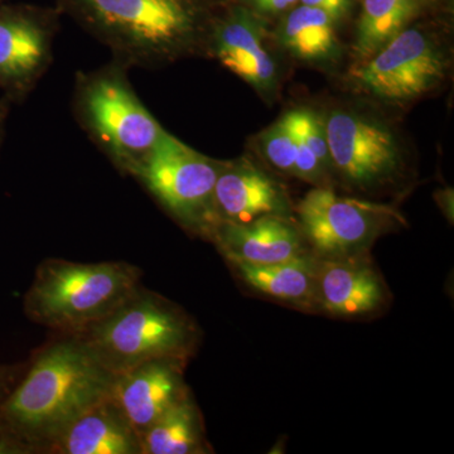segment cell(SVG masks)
<instances>
[{
    "label": "cell",
    "mask_w": 454,
    "mask_h": 454,
    "mask_svg": "<svg viewBox=\"0 0 454 454\" xmlns=\"http://www.w3.org/2000/svg\"><path fill=\"white\" fill-rule=\"evenodd\" d=\"M247 2L264 13H279L293 7L298 0H247Z\"/></svg>",
    "instance_id": "d4e9b609"
},
{
    "label": "cell",
    "mask_w": 454,
    "mask_h": 454,
    "mask_svg": "<svg viewBox=\"0 0 454 454\" xmlns=\"http://www.w3.org/2000/svg\"><path fill=\"white\" fill-rule=\"evenodd\" d=\"M11 106L12 104L9 103L7 98H0V146H2L3 138H4L5 124H7Z\"/></svg>",
    "instance_id": "4316f807"
},
{
    "label": "cell",
    "mask_w": 454,
    "mask_h": 454,
    "mask_svg": "<svg viewBox=\"0 0 454 454\" xmlns=\"http://www.w3.org/2000/svg\"><path fill=\"white\" fill-rule=\"evenodd\" d=\"M292 121L304 142L312 149L319 162L325 170L331 169L330 151H328L327 137H325V122L315 113L306 109H297L289 112Z\"/></svg>",
    "instance_id": "7402d4cb"
},
{
    "label": "cell",
    "mask_w": 454,
    "mask_h": 454,
    "mask_svg": "<svg viewBox=\"0 0 454 454\" xmlns=\"http://www.w3.org/2000/svg\"><path fill=\"white\" fill-rule=\"evenodd\" d=\"M43 453L142 454V446L138 433L107 396L62 429Z\"/></svg>",
    "instance_id": "2e32d148"
},
{
    "label": "cell",
    "mask_w": 454,
    "mask_h": 454,
    "mask_svg": "<svg viewBox=\"0 0 454 454\" xmlns=\"http://www.w3.org/2000/svg\"><path fill=\"white\" fill-rule=\"evenodd\" d=\"M142 454H205L210 452L201 413L191 393L169 408L143 434Z\"/></svg>",
    "instance_id": "ac0fdd59"
},
{
    "label": "cell",
    "mask_w": 454,
    "mask_h": 454,
    "mask_svg": "<svg viewBox=\"0 0 454 454\" xmlns=\"http://www.w3.org/2000/svg\"><path fill=\"white\" fill-rule=\"evenodd\" d=\"M59 17L56 8L0 4V90L9 103H23L49 71Z\"/></svg>",
    "instance_id": "ba28073f"
},
{
    "label": "cell",
    "mask_w": 454,
    "mask_h": 454,
    "mask_svg": "<svg viewBox=\"0 0 454 454\" xmlns=\"http://www.w3.org/2000/svg\"><path fill=\"white\" fill-rule=\"evenodd\" d=\"M253 291L289 306L318 312L316 301L317 255L307 253L273 264L227 260Z\"/></svg>",
    "instance_id": "e0dca14e"
},
{
    "label": "cell",
    "mask_w": 454,
    "mask_h": 454,
    "mask_svg": "<svg viewBox=\"0 0 454 454\" xmlns=\"http://www.w3.org/2000/svg\"><path fill=\"white\" fill-rule=\"evenodd\" d=\"M333 167L356 187L381 186L402 167L393 131L358 113L334 112L325 122Z\"/></svg>",
    "instance_id": "30bf717a"
},
{
    "label": "cell",
    "mask_w": 454,
    "mask_h": 454,
    "mask_svg": "<svg viewBox=\"0 0 454 454\" xmlns=\"http://www.w3.org/2000/svg\"><path fill=\"white\" fill-rule=\"evenodd\" d=\"M210 239L227 260L253 264H273L309 253L300 227L279 215L245 223H217Z\"/></svg>",
    "instance_id": "9a60e30c"
},
{
    "label": "cell",
    "mask_w": 454,
    "mask_h": 454,
    "mask_svg": "<svg viewBox=\"0 0 454 454\" xmlns=\"http://www.w3.org/2000/svg\"><path fill=\"white\" fill-rule=\"evenodd\" d=\"M129 70L112 59L80 71L73 91L74 119L122 176H131L166 130L140 100Z\"/></svg>",
    "instance_id": "5b68a950"
},
{
    "label": "cell",
    "mask_w": 454,
    "mask_h": 454,
    "mask_svg": "<svg viewBox=\"0 0 454 454\" xmlns=\"http://www.w3.org/2000/svg\"><path fill=\"white\" fill-rule=\"evenodd\" d=\"M337 2L340 3V4L345 5L349 9V5H351V0H337Z\"/></svg>",
    "instance_id": "83f0119b"
},
{
    "label": "cell",
    "mask_w": 454,
    "mask_h": 454,
    "mask_svg": "<svg viewBox=\"0 0 454 454\" xmlns=\"http://www.w3.org/2000/svg\"><path fill=\"white\" fill-rule=\"evenodd\" d=\"M184 361L155 360L114 376L109 397L140 434L190 393Z\"/></svg>",
    "instance_id": "8fae6325"
},
{
    "label": "cell",
    "mask_w": 454,
    "mask_h": 454,
    "mask_svg": "<svg viewBox=\"0 0 454 454\" xmlns=\"http://www.w3.org/2000/svg\"><path fill=\"white\" fill-rule=\"evenodd\" d=\"M298 216L301 235L318 258L364 255L403 223L390 206L339 196L328 187L309 191L298 206Z\"/></svg>",
    "instance_id": "52a82bcc"
},
{
    "label": "cell",
    "mask_w": 454,
    "mask_h": 454,
    "mask_svg": "<svg viewBox=\"0 0 454 454\" xmlns=\"http://www.w3.org/2000/svg\"><path fill=\"white\" fill-rule=\"evenodd\" d=\"M223 162L200 153L164 130L133 170L136 178L184 229L210 239L217 225L215 186Z\"/></svg>",
    "instance_id": "8992f818"
},
{
    "label": "cell",
    "mask_w": 454,
    "mask_h": 454,
    "mask_svg": "<svg viewBox=\"0 0 454 454\" xmlns=\"http://www.w3.org/2000/svg\"><path fill=\"white\" fill-rule=\"evenodd\" d=\"M3 2H4V0H0V4H3Z\"/></svg>",
    "instance_id": "f1b7e54d"
},
{
    "label": "cell",
    "mask_w": 454,
    "mask_h": 454,
    "mask_svg": "<svg viewBox=\"0 0 454 454\" xmlns=\"http://www.w3.org/2000/svg\"><path fill=\"white\" fill-rule=\"evenodd\" d=\"M142 270L125 262H41L23 309L35 324L77 334L114 312L140 286Z\"/></svg>",
    "instance_id": "3957f363"
},
{
    "label": "cell",
    "mask_w": 454,
    "mask_h": 454,
    "mask_svg": "<svg viewBox=\"0 0 454 454\" xmlns=\"http://www.w3.org/2000/svg\"><path fill=\"white\" fill-rule=\"evenodd\" d=\"M77 336L115 376L149 361L186 363L195 352L199 330L184 309L140 286L118 309Z\"/></svg>",
    "instance_id": "277c9868"
},
{
    "label": "cell",
    "mask_w": 454,
    "mask_h": 454,
    "mask_svg": "<svg viewBox=\"0 0 454 454\" xmlns=\"http://www.w3.org/2000/svg\"><path fill=\"white\" fill-rule=\"evenodd\" d=\"M25 367L26 365H0V404L16 387Z\"/></svg>",
    "instance_id": "603a6c76"
},
{
    "label": "cell",
    "mask_w": 454,
    "mask_h": 454,
    "mask_svg": "<svg viewBox=\"0 0 454 454\" xmlns=\"http://www.w3.org/2000/svg\"><path fill=\"white\" fill-rule=\"evenodd\" d=\"M367 254L346 258L317 256V309L333 317L369 316L387 303V289Z\"/></svg>",
    "instance_id": "7c38bea8"
},
{
    "label": "cell",
    "mask_w": 454,
    "mask_h": 454,
    "mask_svg": "<svg viewBox=\"0 0 454 454\" xmlns=\"http://www.w3.org/2000/svg\"><path fill=\"white\" fill-rule=\"evenodd\" d=\"M113 381L77 334H59L35 352L0 404V433L43 453L62 429L109 396Z\"/></svg>",
    "instance_id": "6da1fadb"
},
{
    "label": "cell",
    "mask_w": 454,
    "mask_h": 454,
    "mask_svg": "<svg viewBox=\"0 0 454 454\" xmlns=\"http://www.w3.org/2000/svg\"><path fill=\"white\" fill-rule=\"evenodd\" d=\"M0 453L3 454H32L35 453L26 444L20 443L14 439L0 433Z\"/></svg>",
    "instance_id": "484cf974"
},
{
    "label": "cell",
    "mask_w": 454,
    "mask_h": 454,
    "mask_svg": "<svg viewBox=\"0 0 454 454\" xmlns=\"http://www.w3.org/2000/svg\"><path fill=\"white\" fill-rule=\"evenodd\" d=\"M444 73L446 61L435 42L419 29L405 28L351 74L373 97L406 101L437 86Z\"/></svg>",
    "instance_id": "9c48e42d"
},
{
    "label": "cell",
    "mask_w": 454,
    "mask_h": 454,
    "mask_svg": "<svg viewBox=\"0 0 454 454\" xmlns=\"http://www.w3.org/2000/svg\"><path fill=\"white\" fill-rule=\"evenodd\" d=\"M70 17L106 46L127 67L155 68L207 50L212 20L197 0H55Z\"/></svg>",
    "instance_id": "7a4b0ae2"
},
{
    "label": "cell",
    "mask_w": 454,
    "mask_h": 454,
    "mask_svg": "<svg viewBox=\"0 0 454 454\" xmlns=\"http://www.w3.org/2000/svg\"><path fill=\"white\" fill-rule=\"evenodd\" d=\"M206 51L258 91L270 92L276 86V64L262 46V25L249 9L232 7L214 18Z\"/></svg>",
    "instance_id": "4fadbf2b"
},
{
    "label": "cell",
    "mask_w": 454,
    "mask_h": 454,
    "mask_svg": "<svg viewBox=\"0 0 454 454\" xmlns=\"http://www.w3.org/2000/svg\"><path fill=\"white\" fill-rule=\"evenodd\" d=\"M301 2L307 7L321 9L333 18L334 22L340 20L348 12V8L340 4L337 0H301Z\"/></svg>",
    "instance_id": "cb8c5ba5"
},
{
    "label": "cell",
    "mask_w": 454,
    "mask_h": 454,
    "mask_svg": "<svg viewBox=\"0 0 454 454\" xmlns=\"http://www.w3.org/2000/svg\"><path fill=\"white\" fill-rule=\"evenodd\" d=\"M289 210L286 190L264 170L247 160L223 162L215 186L217 223H245L267 215L288 216Z\"/></svg>",
    "instance_id": "5bb4252c"
},
{
    "label": "cell",
    "mask_w": 454,
    "mask_h": 454,
    "mask_svg": "<svg viewBox=\"0 0 454 454\" xmlns=\"http://www.w3.org/2000/svg\"><path fill=\"white\" fill-rule=\"evenodd\" d=\"M419 0H364L358 20L355 56L366 61L404 31L418 14Z\"/></svg>",
    "instance_id": "ffe728a7"
},
{
    "label": "cell",
    "mask_w": 454,
    "mask_h": 454,
    "mask_svg": "<svg viewBox=\"0 0 454 454\" xmlns=\"http://www.w3.org/2000/svg\"><path fill=\"white\" fill-rule=\"evenodd\" d=\"M262 148L269 162L276 168L294 175L297 145L286 115L262 133Z\"/></svg>",
    "instance_id": "44dd1931"
},
{
    "label": "cell",
    "mask_w": 454,
    "mask_h": 454,
    "mask_svg": "<svg viewBox=\"0 0 454 454\" xmlns=\"http://www.w3.org/2000/svg\"><path fill=\"white\" fill-rule=\"evenodd\" d=\"M279 41L291 55L304 61H330L339 52L333 18L307 5L295 8L283 20Z\"/></svg>",
    "instance_id": "d6986e66"
}]
</instances>
